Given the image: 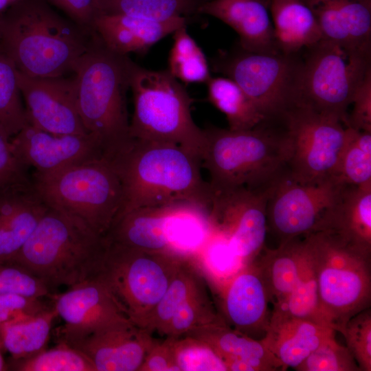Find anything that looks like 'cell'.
<instances>
[{
	"mask_svg": "<svg viewBox=\"0 0 371 371\" xmlns=\"http://www.w3.org/2000/svg\"><path fill=\"white\" fill-rule=\"evenodd\" d=\"M110 160L122 187V205L113 223L135 209L179 201L211 208L214 193L201 177V158L177 144L133 139Z\"/></svg>",
	"mask_w": 371,
	"mask_h": 371,
	"instance_id": "6da1fadb",
	"label": "cell"
},
{
	"mask_svg": "<svg viewBox=\"0 0 371 371\" xmlns=\"http://www.w3.org/2000/svg\"><path fill=\"white\" fill-rule=\"evenodd\" d=\"M0 16V47L17 70L33 77L74 71L91 38L46 0H21Z\"/></svg>",
	"mask_w": 371,
	"mask_h": 371,
	"instance_id": "7a4b0ae2",
	"label": "cell"
},
{
	"mask_svg": "<svg viewBox=\"0 0 371 371\" xmlns=\"http://www.w3.org/2000/svg\"><path fill=\"white\" fill-rule=\"evenodd\" d=\"M201 157L213 192L267 188L287 172L290 142L284 121L264 120L246 130L209 126Z\"/></svg>",
	"mask_w": 371,
	"mask_h": 371,
	"instance_id": "3957f363",
	"label": "cell"
},
{
	"mask_svg": "<svg viewBox=\"0 0 371 371\" xmlns=\"http://www.w3.org/2000/svg\"><path fill=\"white\" fill-rule=\"evenodd\" d=\"M135 63L107 47L95 33L75 73L76 107L89 133L100 141L111 159L131 144L126 93Z\"/></svg>",
	"mask_w": 371,
	"mask_h": 371,
	"instance_id": "277c9868",
	"label": "cell"
},
{
	"mask_svg": "<svg viewBox=\"0 0 371 371\" xmlns=\"http://www.w3.org/2000/svg\"><path fill=\"white\" fill-rule=\"evenodd\" d=\"M106 245L104 236L48 207L21 249L8 261L25 268L52 292L97 276Z\"/></svg>",
	"mask_w": 371,
	"mask_h": 371,
	"instance_id": "5b68a950",
	"label": "cell"
},
{
	"mask_svg": "<svg viewBox=\"0 0 371 371\" xmlns=\"http://www.w3.org/2000/svg\"><path fill=\"white\" fill-rule=\"evenodd\" d=\"M134 110L130 122L133 139L177 144L201 158L205 134L194 122L192 100L166 70H152L135 63L131 77Z\"/></svg>",
	"mask_w": 371,
	"mask_h": 371,
	"instance_id": "8992f818",
	"label": "cell"
},
{
	"mask_svg": "<svg viewBox=\"0 0 371 371\" xmlns=\"http://www.w3.org/2000/svg\"><path fill=\"white\" fill-rule=\"evenodd\" d=\"M33 188L42 201L105 236L122 205V187L105 157L48 172L35 171Z\"/></svg>",
	"mask_w": 371,
	"mask_h": 371,
	"instance_id": "52a82bcc",
	"label": "cell"
},
{
	"mask_svg": "<svg viewBox=\"0 0 371 371\" xmlns=\"http://www.w3.org/2000/svg\"><path fill=\"white\" fill-rule=\"evenodd\" d=\"M305 236L322 313L341 333L352 316L370 308L371 255L322 232Z\"/></svg>",
	"mask_w": 371,
	"mask_h": 371,
	"instance_id": "ba28073f",
	"label": "cell"
},
{
	"mask_svg": "<svg viewBox=\"0 0 371 371\" xmlns=\"http://www.w3.org/2000/svg\"><path fill=\"white\" fill-rule=\"evenodd\" d=\"M210 64L214 71L243 90L265 120H282L298 104L303 65L300 52H254L238 45L220 51Z\"/></svg>",
	"mask_w": 371,
	"mask_h": 371,
	"instance_id": "9c48e42d",
	"label": "cell"
},
{
	"mask_svg": "<svg viewBox=\"0 0 371 371\" xmlns=\"http://www.w3.org/2000/svg\"><path fill=\"white\" fill-rule=\"evenodd\" d=\"M207 231L204 206L179 201L131 210L119 218L104 237L107 243L186 258L200 247Z\"/></svg>",
	"mask_w": 371,
	"mask_h": 371,
	"instance_id": "30bf717a",
	"label": "cell"
},
{
	"mask_svg": "<svg viewBox=\"0 0 371 371\" xmlns=\"http://www.w3.org/2000/svg\"><path fill=\"white\" fill-rule=\"evenodd\" d=\"M106 244L95 276L108 287L124 314L141 327L187 258Z\"/></svg>",
	"mask_w": 371,
	"mask_h": 371,
	"instance_id": "8fae6325",
	"label": "cell"
},
{
	"mask_svg": "<svg viewBox=\"0 0 371 371\" xmlns=\"http://www.w3.org/2000/svg\"><path fill=\"white\" fill-rule=\"evenodd\" d=\"M304 49L298 104L333 117L346 127L348 107L371 68V58L350 54L322 39Z\"/></svg>",
	"mask_w": 371,
	"mask_h": 371,
	"instance_id": "7c38bea8",
	"label": "cell"
},
{
	"mask_svg": "<svg viewBox=\"0 0 371 371\" xmlns=\"http://www.w3.org/2000/svg\"><path fill=\"white\" fill-rule=\"evenodd\" d=\"M290 142L287 174L300 183L335 177L345 139L339 120L297 104L284 117Z\"/></svg>",
	"mask_w": 371,
	"mask_h": 371,
	"instance_id": "4fadbf2b",
	"label": "cell"
},
{
	"mask_svg": "<svg viewBox=\"0 0 371 371\" xmlns=\"http://www.w3.org/2000/svg\"><path fill=\"white\" fill-rule=\"evenodd\" d=\"M273 186L213 192L212 229L226 240L240 266L252 262L265 247L268 229L267 203Z\"/></svg>",
	"mask_w": 371,
	"mask_h": 371,
	"instance_id": "5bb4252c",
	"label": "cell"
},
{
	"mask_svg": "<svg viewBox=\"0 0 371 371\" xmlns=\"http://www.w3.org/2000/svg\"><path fill=\"white\" fill-rule=\"evenodd\" d=\"M344 185L335 177L315 183H300L286 172L273 184L268 197L267 229L279 244L313 232Z\"/></svg>",
	"mask_w": 371,
	"mask_h": 371,
	"instance_id": "9a60e30c",
	"label": "cell"
},
{
	"mask_svg": "<svg viewBox=\"0 0 371 371\" xmlns=\"http://www.w3.org/2000/svg\"><path fill=\"white\" fill-rule=\"evenodd\" d=\"M29 124L57 135H85L78 114L74 77H33L17 70Z\"/></svg>",
	"mask_w": 371,
	"mask_h": 371,
	"instance_id": "2e32d148",
	"label": "cell"
},
{
	"mask_svg": "<svg viewBox=\"0 0 371 371\" xmlns=\"http://www.w3.org/2000/svg\"><path fill=\"white\" fill-rule=\"evenodd\" d=\"M53 307L64 321L58 341L70 344L95 331L128 319L106 284L97 276L52 295Z\"/></svg>",
	"mask_w": 371,
	"mask_h": 371,
	"instance_id": "e0dca14e",
	"label": "cell"
},
{
	"mask_svg": "<svg viewBox=\"0 0 371 371\" xmlns=\"http://www.w3.org/2000/svg\"><path fill=\"white\" fill-rule=\"evenodd\" d=\"M270 294L254 260L241 266L223 282L218 295L219 315L232 328L262 339L269 325Z\"/></svg>",
	"mask_w": 371,
	"mask_h": 371,
	"instance_id": "ac0fdd59",
	"label": "cell"
},
{
	"mask_svg": "<svg viewBox=\"0 0 371 371\" xmlns=\"http://www.w3.org/2000/svg\"><path fill=\"white\" fill-rule=\"evenodd\" d=\"M10 148L22 165L39 172L105 157L100 141L93 134L57 135L31 124L14 136Z\"/></svg>",
	"mask_w": 371,
	"mask_h": 371,
	"instance_id": "d6986e66",
	"label": "cell"
},
{
	"mask_svg": "<svg viewBox=\"0 0 371 371\" xmlns=\"http://www.w3.org/2000/svg\"><path fill=\"white\" fill-rule=\"evenodd\" d=\"M155 341L153 333L126 319L67 344L82 352L95 371H139Z\"/></svg>",
	"mask_w": 371,
	"mask_h": 371,
	"instance_id": "ffe728a7",
	"label": "cell"
},
{
	"mask_svg": "<svg viewBox=\"0 0 371 371\" xmlns=\"http://www.w3.org/2000/svg\"><path fill=\"white\" fill-rule=\"evenodd\" d=\"M302 1L314 13L322 40L371 58V0Z\"/></svg>",
	"mask_w": 371,
	"mask_h": 371,
	"instance_id": "44dd1931",
	"label": "cell"
},
{
	"mask_svg": "<svg viewBox=\"0 0 371 371\" xmlns=\"http://www.w3.org/2000/svg\"><path fill=\"white\" fill-rule=\"evenodd\" d=\"M316 232L371 255V181L344 185L322 214Z\"/></svg>",
	"mask_w": 371,
	"mask_h": 371,
	"instance_id": "7402d4cb",
	"label": "cell"
},
{
	"mask_svg": "<svg viewBox=\"0 0 371 371\" xmlns=\"http://www.w3.org/2000/svg\"><path fill=\"white\" fill-rule=\"evenodd\" d=\"M199 12L216 18L232 27L239 36L238 45L244 49L280 52L264 0H206Z\"/></svg>",
	"mask_w": 371,
	"mask_h": 371,
	"instance_id": "603a6c76",
	"label": "cell"
},
{
	"mask_svg": "<svg viewBox=\"0 0 371 371\" xmlns=\"http://www.w3.org/2000/svg\"><path fill=\"white\" fill-rule=\"evenodd\" d=\"M184 335L207 343L222 357L227 371L284 370L261 339L241 333L224 321L196 328Z\"/></svg>",
	"mask_w": 371,
	"mask_h": 371,
	"instance_id": "cb8c5ba5",
	"label": "cell"
},
{
	"mask_svg": "<svg viewBox=\"0 0 371 371\" xmlns=\"http://www.w3.org/2000/svg\"><path fill=\"white\" fill-rule=\"evenodd\" d=\"M188 18L157 21L123 14H101L94 32L110 49L124 55L142 54L177 29L187 26Z\"/></svg>",
	"mask_w": 371,
	"mask_h": 371,
	"instance_id": "d4e9b609",
	"label": "cell"
},
{
	"mask_svg": "<svg viewBox=\"0 0 371 371\" xmlns=\"http://www.w3.org/2000/svg\"><path fill=\"white\" fill-rule=\"evenodd\" d=\"M335 333L332 328L312 321L271 313L269 327L261 340L284 370L288 368L295 370Z\"/></svg>",
	"mask_w": 371,
	"mask_h": 371,
	"instance_id": "484cf974",
	"label": "cell"
},
{
	"mask_svg": "<svg viewBox=\"0 0 371 371\" xmlns=\"http://www.w3.org/2000/svg\"><path fill=\"white\" fill-rule=\"evenodd\" d=\"M47 209L33 185L0 194V262L19 253Z\"/></svg>",
	"mask_w": 371,
	"mask_h": 371,
	"instance_id": "4316f807",
	"label": "cell"
},
{
	"mask_svg": "<svg viewBox=\"0 0 371 371\" xmlns=\"http://www.w3.org/2000/svg\"><path fill=\"white\" fill-rule=\"evenodd\" d=\"M269 9L280 52L298 53L322 39L314 13L302 0H269Z\"/></svg>",
	"mask_w": 371,
	"mask_h": 371,
	"instance_id": "83f0119b",
	"label": "cell"
},
{
	"mask_svg": "<svg viewBox=\"0 0 371 371\" xmlns=\"http://www.w3.org/2000/svg\"><path fill=\"white\" fill-rule=\"evenodd\" d=\"M254 259L260 269L273 306L291 293L299 277L306 251L305 236L280 243L276 249H262Z\"/></svg>",
	"mask_w": 371,
	"mask_h": 371,
	"instance_id": "f1b7e54d",
	"label": "cell"
},
{
	"mask_svg": "<svg viewBox=\"0 0 371 371\" xmlns=\"http://www.w3.org/2000/svg\"><path fill=\"white\" fill-rule=\"evenodd\" d=\"M58 316L55 308L47 307L32 315L20 317L0 326V348L11 358L25 359L46 348L53 322Z\"/></svg>",
	"mask_w": 371,
	"mask_h": 371,
	"instance_id": "f546056e",
	"label": "cell"
},
{
	"mask_svg": "<svg viewBox=\"0 0 371 371\" xmlns=\"http://www.w3.org/2000/svg\"><path fill=\"white\" fill-rule=\"evenodd\" d=\"M205 84L207 100L226 116L228 128L250 129L265 120L247 95L230 78L211 76Z\"/></svg>",
	"mask_w": 371,
	"mask_h": 371,
	"instance_id": "4dcf8cb0",
	"label": "cell"
},
{
	"mask_svg": "<svg viewBox=\"0 0 371 371\" xmlns=\"http://www.w3.org/2000/svg\"><path fill=\"white\" fill-rule=\"evenodd\" d=\"M305 239L306 251L297 282L282 302L273 306L271 313L306 319L330 327L321 308L306 236Z\"/></svg>",
	"mask_w": 371,
	"mask_h": 371,
	"instance_id": "1f68e13d",
	"label": "cell"
},
{
	"mask_svg": "<svg viewBox=\"0 0 371 371\" xmlns=\"http://www.w3.org/2000/svg\"><path fill=\"white\" fill-rule=\"evenodd\" d=\"M203 283L202 273L190 259L185 260L141 328L153 334L156 332L161 335L181 303Z\"/></svg>",
	"mask_w": 371,
	"mask_h": 371,
	"instance_id": "d6a6232c",
	"label": "cell"
},
{
	"mask_svg": "<svg viewBox=\"0 0 371 371\" xmlns=\"http://www.w3.org/2000/svg\"><path fill=\"white\" fill-rule=\"evenodd\" d=\"M206 0H100L101 14L165 21L199 14Z\"/></svg>",
	"mask_w": 371,
	"mask_h": 371,
	"instance_id": "836d02e7",
	"label": "cell"
},
{
	"mask_svg": "<svg viewBox=\"0 0 371 371\" xmlns=\"http://www.w3.org/2000/svg\"><path fill=\"white\" fill-rule=\"evenodd\" d=\"M186 27H181L173 33L167 70L184 83H206L211 78L208 61Z\"/></svg>",
	"mask_w": 371,
	"mask_h": 371,
	"instance_id": "e575fe53",
	"label": "cell"
},
{
	"mask_svg": "<svg viewBox=\"0 0 371 371\" xmlns=\"http://www.w3.org/2000/svg\"><path fill=\"white\" fill-rule=\"evenodd\" d=\"M335 177L347 185L371 181V132L346 127L345 143Z\"/></svg>",
	"mask_w": 371,
	"mask_h": 371,
	"instance_id": "d590c367",
	"label": "cell"
},
{
	"mask_svg": "<svg viewBox=\"0 0 371 371\" xmlns=\"http://www.w3.org/2000/svg\"><path fill=\"white\" fill-rule=\"evenodd\" d=\"M21 95L17 69L0 47V126L10 137L30 124Z\"/></svg>",
	"mask_w": 371,
	"mask_h": 371,
	"instance_id": "8d00e7d4",
	"label": "cell"
},
{
	"mask_svg": "<svg viewBox=\"0 0 371 371\" xmlns=\"http://www.w3.org/2000/svg\"><path fill=\"white\" fill-rule=\"evenodd\" d=\"M7 367L8 370L16 371H95L91 361L82 352L63 341L28 358L10 357Z\"/></svg>",
	"mask_w": 371,
	"mask_h": 371,
	"instance_id": "74e56055",
	"label": "cell"
},
{
	"mask_svg": "<svg viewBox=\"0 0 371 371\" xmlns=\"http://www.w3.org/2000/svg\"><path fill=\"white\" fill-rule=\"evenodd\" d=\"M221 321L223 319L210 299L204 283L181 303L161 335L178 337Z\"/></svg>",
	"mask_w": 371,
	"mask_h": 371,
	"instance_id": "f35d334b",
	"label": "cell"
},
{
	"mask_svg": "<svg viewBox=\"0 0 371 371\" xmlns=\"http://www.w3.org/2000/svg\"><path fill=\"white\" fill-rule=\"evenodd\" d=\"M170 337L179 371H227L222 357L205 341L190 335Z\"/></svg>",
	"mask_w": 371,
	"mask_h": 371,
	"instance_id": "ab89813d",
	"label": "cell"
},
{
	"mask_svg": "<svg viewBox=\"0 0 371 371\" xmlns=\"http://www.w3.org/2000/svg\"><path fill=\"white\" fill-rule=\"evenodd\" d=\"M295 370L297 371H360L346 346L337 341L335 333L326 338Z\"/></svg>",
	"mask_w": 371,
	"mask_h": 371,
	"instance_id": "60d3db41",
	"label": "cell"
},
{
	"mask_svg": "<svg viewBox=\"0 0 371 371\" xmlns=\"http://www.w3.org/2000/svg\"><path fill=\"white\" fill-rule=\"evenodd\" d=\"M341 333L360 371H371L370 308L352 316L346 323Z\"/></svg>",
	"mask_w": 371,
	"mask_h": 371,
	"instance_id": "b9f144b4",
	"label": "cell"
},
{
	"mask_svg": "<svg viewBox=\"0 0 371 371\" xmlns=\"http://www.w3.org/2000/svg\"><path fill=\"white\" fill-rule=\"evenodd\" d=\"M0 294L34 298L52 295L51 291L39 278L12 261L0 262Z\"/></svg>",
	"mask_w": 371,
	"mask_h": 371,
	"instance_id": "7bdbcfd3",
	"label": "cell"
},
{
	"mask_svg": "<svg viewBox=\"0 0 371 371\" xmlns=\"http://www.w3.org/2000/svg\"><path fill=\"white\" fill-rule=\"evenodd\" d=\"M10 137L0 126V194L32 186L27 168L15 157Z\"/></svg>",
	"mask_w": 371,
	"mask_h": 371,
	"instance_id": "ee69618b",
	"label": "cell"
},
{
	"mask_svg": "<svg viewBox=\"0 0 371 371\" xmlns=\"http://www.w3.org/2000/svg\"><path fill=\"white\" fill-rule=\"evenodd\" d=\"M64 12L78 26L91 36L94 21L101 14L100 0H46Z\"/></svg>",
	"mask_w": 371,
	"mask_h": 371,
	"instance_id": "f6af8a7d",
	"label": "cell"
},
{
	"mask_svg": "<svg viewBox=\"0 0 371 371\" xmlns=\"http://www.w3.org/2000/svg\"><path fill=\"white\" fill-rule=\"evenodd\" d=\"M351 104L353 109L348 115L346 127L371 132V68L357 87Z\"/></svg>",
	"mask_w": 371,
	"mask_h": 371,
	"instance_id": "bcb514c9",
	"label": "cell"
},
{
	"mask_svg": "<svg viewBox=\"0 0 371 371\" xmlns=\"http://www.w3.org/2000/svg\"><path fill=\"white\" fill-rule=\"evenodd\" d=\"M47 307L41 298L0 294V326L20 317L36 314Z\"/></svg>",
	"mask_w": 371,
	"mask_h": 371,
	"instance_id": "7dc6e473",
	"label": "cell"
},
{
	"mask_svg": "<svg viewBox=\"0 0 371 371\" xmlns=\"http://www.w3.org/2000/svg\"><path fill=\"white\" fill-rule=\"evenodd\" d=\"M139 371H179L175 361L170 337H166L163 341L156 339Z\"/></svg>",
	"mask_w": 371,
	"mask_h": 371,
	"instance_id": "c3c4849f",
	"label": "cell"
},
{
	"mask_svg": "<svg viewBox=\"0 0 371 371\" xmlns=\"http://www.w3.org/2000/svg\"><path fill=\"white\" fill-rule=\"evenodd\" d=\"M9 7L10 3L8 0H0V14L3 12Z\"/></svg>",
	"mask_w": 371,
	"mask_h": 371,
	"instance_id": "681fc988",
	"label": "cell"
},
{
	"mask_svg": "<svg viewBox=\"0 0 371 371\" xmlns=\"http://www.w3.org/2000/svg\"><path fill=\"white\" fill-rule=\"evenodd\" d=\"M8 370L7 362L5 361L0 351V371Z\"/></svg>",
	"mask_w": 371,
	"mask_h": 371,
	"instance_id": "f907efd6",
	"label": "cell"
},
{
	"mask_svg": "<svg viewBox=\"0 0 371 371\" xmlns=\"http://www.w3.org/2000/svg\"><path fill=\"white\" fill-rule=\"evenodd\" d=\"M21 0H8L9 1V3H10V6L20 1Z\"/></svg>",
	"mask_w": 371,
	"mask_h": 371,
	"instance_id": "816d5d0a",
	"label": "cell"
}]
</instances>
